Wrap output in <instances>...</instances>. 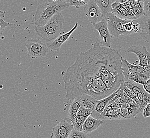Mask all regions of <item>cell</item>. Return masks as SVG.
Instances as JSON below:
<instances>
[{"label": "cell", "mask_w": 150, "mask_h": 138, "mask_svg": "<svg viewBox=\"0 0 150 138\" xmlns=\"http://www.w3.org/2000/svg\"><path fill=\"white\" fill-rule=\"evenodd\" d=\"M90 49L81 52L75 63L66 71L62 72L66 98L68 100L87 95L98 101L112 94L100 78L98 66Z\"/></svg>", "instance_id": "cell-1"}, {"label": "cell", "mask_w": 150, "mask_h": 138, "mask_svg": "<svg viewBox=\"0 0 150 138\" xmlns=\"http://www.w3.org/2000/svg\"><path fill=\"white\" fill-rule=\"evenodd\" d=\"M98 66V75L111 93L117 91L125 82L121 68V56L117 50L101 46L98 42L90 49Z\"/></svg>", "instance_id": "cell-2"}, {"label": "cell", "mask_w": 150, "mask_h": 138, "mask_svg": "<svg viewBox=\"0 0 150 138\" xmlns=\"http://www.w3.org/2000/svg\"><path fill=\"white\" fill-rule=\"evenodd\" d=\"M66 1L50 2L48 0L38 6L34 18V26L40 27L45 25L53 15L69 8Z\"/></svg>", "instance_id": "cell-3"}, {"label": "cell", "mask_w": 150, "mask_h": 138, "mask_svg": "<svg viewBox=\"0 0 150 138\" xmlns=\"http://www.w3.org/2000/svg\"><path fill=\"white\" fill-rule=\"evenodd\" d=\"M64 19L60 12L55 14L44 26H34L35 32L45 42L54 40L60 34L63 28Z\"/></svg>", "instance_id": "cell-4"}, {"label": "cell", "mask_w": 150, "mask_h": 138, "mask_svg": "<svg viewBox=\"0 0 150 138\" xmlns=\"http://www.w3.org/2000/svg\"><path fill=\"white\" fill-rule=\"evenodd\" d=\"M105 19L107 21L108 29L112 37H118L120 36L130 34L125 29V25L130 20L120 18L112 12L107 14Z\"/></svg>", "instance_id": "cell-5"}, {"label": "cell", "mask_w": 150, "mask_h": 138, "mask_svg": "<svg viewBox=\"0 0 150 138\" xmlns=\"http://www.w3.org/2000/svg\"><path fill=\"white\" fill-rule=\"evenodd\" d=\"M27 54L32 58H43L49 52L47 45L38 39H29L25 43Z\"/></svg>", "instance_id": "cell-6"}, {"label": "cell", "mask_w": 150, "mask_h": 138, "mask_svg": "<svg viewBox=\"0 0 150 138\" xmlns=\"http://www.w3.org/2000/svg\"><path fill=\"white\" fill-rule=\"evenodd\" d=\"M81 7L89 21L92 25L98 23L104 18L95 0H90L88 3Z\"/></svg>", "instance_id": "cell-7"}, {"label": "cell", "mask_w": 150, "mask_h": 138, "mask_svg": "<svg viewBox=\"0 0 150 138\" xmlns=\"http://www.w3.org/2000/svg\"><path fill=\"white\" fill-rule=\"evenodd\" d=\"M121 68L125 78V81L131 80L137 75L145 72L143 66L130 63L124 58H121Z\"/></svg>", "instance_id": "cell-8"}, {"label": "cell", "mask_w": 150, "mask_h": 138, "mask_svg": "<svg viewBox=\"0 0 150 138\" xmlns=\"http://www.w3.org/2000/svg\"><path fill=\"white\" fill-rule=\"evenodd\" d=\"M93 26L98 31L101 44L103 46L110 47L112 43V36L108 27V23L105 18H104L100 22L93 24Z\"/></svg>", "instance_id": "cell-9"}, {"label": "cell", "mask_w": 150, "mask_h": 138, "mask_svg": "<svg viewBox=\"0 0 150 138\" xmlns=\"http://www.w3.org/2000/svg\"><path fill=\"white\" fill-rule=\"evenodd\" d=\"M73 129L72 124L64 119L52 128L50 138H68Z\"/></svg>", "instance_id": "cell-10"}, {"label": "cell", "mask_w": 150, "mask_h": 138, "mask_svg": "<svg viewBox=\"0 0 150 138\" xmlns=\"http://www.w3.org/2000/svg\"><path fill=\"white\" fill-rule=\"evenodd\" d=\"M127 52L134 53L138 57L139 65L144 67L147 64L150 54L147 51L145 46L141 45L131 46L127 49Z\"/></svg>", "instance_id": "cell-11"}, {"label": "cell", "mask_w": 150, "mask_h": 138, "mask_svg": "<svg viewBox=\"0 0 150 138\" xmlns=\"http://www.w3.org/2000/svg\"><path fill=\"white\" fill-rule=\"evenodd\" d=\"M78 26V23H76L72 29L68 32L65 33L64 34H60L54 40H53L51 42L47 43L46 45L48 47V48H50V49L53 51L59 52L61 46L68 39V38L70 37V36L74 32L77 28Z\"/></svg>", "instance_id": "cell-12"}, {"label": "cell", "mask_w": 150, "mask_h": 138, "mask_svg": "<svg viewBox=\"0 0 150 138\" xmlns=\"http://www.w3.org/2000/svg\"><path fill=\"white\" fill-rule=\"evenodd\" d=\"M117 90L107 97L97 101L96 105L95 106V108L92 111V113L91 115L94 118L100 119V114L104 111V109L107 107V105L110 101H111V99H112L113 98L115 97V95L117 94Z\"/></svg>", "instance_id": "cell-13"}, {"label": "cell", "mask_w": 150, "mask_h": 138, "mask_svg": "<svg viewBox=\"0 0 150 138\" xmlns=\"http://www.w3.org/2000/svg\"><path fill=\"white\" fill-rule=\"evenodd\" d=\"M137 19L140 27L139 34L143 40L150 44V17L144 15Z\"/></svg>", "instance_id": "cell-14"}, {"label": "cell", "mask_w": 150, "mask_h": 138, "mask_svg": "<svg viewBox=\"0 0 150 138\" xmlns=\"http://www.w3.org/2000/svg\"><path fill=\"white\" fill-rule=\"evenodd\" d=\"M104 120L94 118L91 115H90L86 118L84 122L83 132L88 134L98 129L99 127L104 123Z\"/></svg>", "instance_id": "cell-15"}, {"label": "cell", "mask_w": 150, "mask_h": 138, "mask_svg": "<svg viewBox=\"0 0 150 138\" xmlns=\"http://www.w3.org/2000/svg\"><path fill=\"white\" fill-rule=\"evenodd\" d=\"M77 99L81 104V106L90 109L92 111L96 105L97 100L89 95H81L76 98Z\"/></svg>", "instance_id": "cell-16"}, {"label": "cell", "mask_w": 150, "mask_h": 138, "mask_svg": "<svg viewBox=\"0 0 150 138\" xmlns=\"http://www.w3.org/2000/svg\"><path fill=\"white\" fill-rule=\"evenodd\" d=\"M141 112L139 108H124L119 109L118 120H126L134 118Z\"/></svg>", "instance_id": "cell-17"}, {"label": "cell", "mask_w": 150, "mask_h": 138, "mask_svg": "<svg viewBox=\"0 0 150 138\" xmlns=\"http://www.w3.org/2000/svg\"><path fill=\"white\" fill-rule=\"evenodd\" d=\"M95 1L101 10L103 17L105 18L107 14L112 11L113 0H95Z\"/></svg>", "instance_id": "cell-18"}, {"label": "cell", "mask_w": 150, "mask_h": 138, "mask_svg": "<svg viewBox=\"0 0 150 138\" xmlns=\"http://www.w3.org/2000/svg\"><path fill=\"white\" fill-rule=\"evenodd\" d=\"M119 109L109 108L106 107L104 111L100 114V119L102 120H118Z\"/></svg>", "instance_id": "cell-19"}, {"label": "cell", "mask_w": 150, "mask_h": 138, "mask_svg": "<svg viewBox=\"0 0 150 138\" xmlns=\"http://www.w3.org/2000/svg\"><path fill=\"white\" fill-rule=\"evenodd\" d=\"M81 106V104L77 99H74L72 101V103L70 106L69 108L68 112V116L67 118V121L71 123L73 118L77 116L78 109Z\"/></svg>", "instance_id": "cell-20"}, {"label": "cell", "mask_w": 150, "mask_h": 138, "mask_svg": "<svg viewBox=\"0 0 150 138\" xmlns=\"http://www.w3.org/2000/svg\"><path fill=\"white\" fill-rule=\"evenodd\" d=\"M124 84L128 89L134 92L136 95L143 92L145 90L143 84H138L132 80L125 81Z\"/></svg>", "instance_id": "cell-21"}, {"label": "cell", "mask_w": 150, "mask_h": 138, "mask_svg": "<svg viewBox=\"0 0 150 138\" xmlns=\"http://www.w3.org/2000/svg\"><path fill=\"white\" fill-rule=\"evenodd\" d=\"M133 14L135 19H137L144 15L143 9V2H139L136 1L133 8Z\"/></svg>", "instance_id": "cell-22"}, {"label": "cell", "mask_w": 150, "mask_h": 138, "mask_svg": "<svg viewBox=\"0 0 150 138\" xmlns=\"http://www.w3.org/2000/svg\"><path fill=\"white\" fill-rule=\"evenodd\" d=\"M86 118H85V117L76 116L75 118H73L71 120V123L73 125L74 129L79 131H83V127L84 122Z\"/></svg>", "instance_id": "cell-23"}, {"label": "cell", "mask_w": 150, "mask_h": 138, "mask_svg": "<svg viewBox=\"0 0 150 138\" xmlns=\"http://www.w3.org/2000/svg\"><path fill=\"white\" fill-rule=\"evenodd\" d=\"M150 78V73L145 71L143 73L137 75L135 77H134L133 78H132L131 80L138 84H143Z\"/></svg>", "instance_id": "cell-24"}, {"label": "cell", "mask_w": 150, "mask_h": 138, "mask_svg": "<svg viewBox=\"0 0 150 138\" xmlns=\"http://www.w3.org/2000/svg\"><path fill=\"white\" fill-rule=\"evenodd\" d=\"M119 88L124 91V92L125 93V94L127 95L128 97H129V98L132 99L133 101H135L136 103L139 106H140V103H139V99H138L137 97V95H136L134 92H132V90H130V89H128L127 87L125 85L124 83L121 84V86H120Z\"/></svg>", "instance_id": "cell-25"}, {"label": "cell", "mask_w": 150, "mask_h": 138, "mask_svg": "<svg viewBox=\"0 0 150 138\" xmlns=\"http://www.w3.org/2000/svg\"><path fill=\"white\" fill-rule=\"evenodd\" d=\"M88 134L83 131L73 129L68 138H88Z\"/></svg>", "instance_id": "cell-26"}, {"label": "cell", "mask_w": 150, "mask_h": 138, "mask_svg": "<svg viewBox=\"0 0 150 138\" xmlns=\"http://www.w3.org/2000/svg\"><path fill=\"white\" fill-rule=\"evenodd\" d=\"M111 101H114L115 103L118 104L129 103H132L135 101H133L132 99L128 97L127 95L122 97H117V98L114 97L112 99H111Z\"/></svg>", "instance_id": "cell-27"}, {"label": "cell", "mask_w": 150, "mask_h": 138, "mask_svg": "<svg viewBox=\"0 0 150 138\" xmlns=\"http://www.w3.org/2000/svg\"><path fill=\"white\" fill-rule=\"evenodd\" d=\"M91 113H92L91 110L87 109L81 106L78 109L77 116L87 118L88 116L91 115Z\"/></svg>", "instance_id": "cell-28"}, {"label": "cell", "mask_w": 150, "mask_h": 138, "mask_svg": "<svg viewBox=\"0 0 150 138\" xmlns=\"http://www.w3.org/2000/svg\"><path fill=\"white\" fill-rule=\"evenodd\" d=\"M67 3L70 6H74L76 8H80L81 6H84L85 4L81 2V0H66Z\"/></svg>", "instance_id": "cell-29"}, {"label": "cell", "mask_w": 150, "mask_h": 138, "mask_svg": "<svg viewBox=\"0 0 150 138\" xmlns=\"http://www.w3.org/2000/svg\"><path fill=\"white\" fill-rule=\"evenodd\" d=\"M144 15L150 17V0H144L143 2Z\"/></svg>", "instance_id": "cell-30"}, {"label": "cell", "mask_w": 150, "mask_h": 138, "mask_svg": "<svg viewBox=\"0 0 150 138\" xmlns=\"http://www.w3.org/2000/svg\"><path fill=\"white\" fill-rule=\"evenodd\" d=\"M143 115L144 118L150 117V103L147 104L146 106L144 108L142 111Z\"/></svg>", "instance_id": "cell-31"}, {"label": "cell", "mask_w": 150, "mask_h": 138, "mask_svg": "<svg viewBox=\"0 0 150 138\" xmlns=\"http://www.w3.org/2000/svg\"><path fill=\"white\" fill-rule=\"evenodd\" d=\"M12 25L11 23H6L3 19L0 21V32L6 28V27Z\"/></svg>", "instance_id": "cell-32"}, {"label": "cell", "mask_w": 150, "mask_h": 138, "mask_svg": "<svg viewBox=\"0 0 150 138\" xmlns=\"http://www.w3.org/2000/svg\"><path fill=\"white\" fill-rule=\"evenodd\" d=\"M143 99L145 103L147 104L150 103V94L145 90L143 92Z\"/></svg>", "instance_id": "cell-33"}, {"label": "cell", "mask_w": 150, "mask_h": 138, "mask_svg": "<svg viewBox=\"0 0 150 138\" xmlns=\"http://www.w3.org/2000/svg\"><path fill=\"white\" fill-rule=\"evenodd\" d=\"M145 90L150 94V78L143 84Z\"/></svg>", "instance_id": "cell-34"}, {"label": "cell", "mask_w": 150, "mask_h": 138, "mask_svg": "<svg viewBox=\"0 0 150 138\" xmlns=\"http://www.w3.org/2000/svg\"><path fill=\"white\" fill-rule=\"evenodd\" d=\"M133 32L136 33H139L140 32V27L139 23H136L133 25Z\"/></svg>", "instance_id": "cell-35"}, {"label": "cell", "mask_w": 150, "mask_h": 138, "mask_svg": "<svg viewBox=\"0 0 150 138\" xmlns=\"http://www.w3.org/2000/svg\"><path fill=\"white\" fill-rule=\"evenodd\" d=\"M143 68H144L145 71L150 73V56L149 57V58L147 64L145 66H144Z\"/></svg>", "instance_id": "cell-36"}, {"label": "cell", "mask_w": 150, "mask_h": 138, "mask_svg": "<svg viewBox=\"0 0 150 138\" xmlns=\"http://www.w3.org/2000/svg\"><path fill=\"white\" fill-rule=\"evenodd\" d=\"M6 14V11H3L0 10V21L3 19V18L4 17Z\"/></svg>", "instance_id": "cell-37"}, {"label": "cell", "mask_w": 150, "mask_h": 138, "mask_svg": "<svg viewBox=\"0 0 150 138\" xmlns=\"http://www.w3.org/2000/svg\"><path fill=\"white\" fill-rule=\"evenodd\" d=\"M81 2H83V3H85V4H86V3H88L89 1H90V0H81Z\"/></svg>", "instance_id": "cell-38"}, {"label": "cell", "mask_w": 150, "mask_h": 138, "mask_svg": "<svg viewBox=\"0 0 150 138\" xmlns=\"http://www.w3.org/2000/svg\"><path fill=\"white\" fill-rule=\"evenodd\" d=\"M135 1L139 2H143L144 1V0H135Z\"/></svg>", "instance_id": "cell-39"}, {"label": "cell", "mask_w": 150, "mask_h": 138, "mask_svg": "<svg viewBox=\"0 0 150 138\" xmlns=\"http://www.w3.org/2000/svg\"><path fill=\"white\" fill-rule=\"evenodd\" d=\"M49 1H50V2H55V1H57L58 0H48Z\"/></svg>", "instance_id": "cell-40"}, {"label": "cell", "mask_w": 150, "mask_h": 138, "mask_svg": "<svg viewBox=\"0 0 150 138\" xmlns=\"http://www.w3.org/2000/svg\"><path fill=\"white\" fill-rule=\"evenodd\" d=\"M58 1H65V0H58Z\"/></svg>", "instance_id": "cell-41"}]
</instances>
